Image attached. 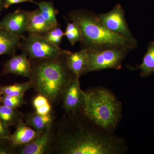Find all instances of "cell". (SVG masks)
Instances as JSON below:
<instances>
[{
	"label": "cell",
	"instance_id": "cell-2",
	"mask_svg": "<svg viewBox=\"0 0 154 154\" xmlns=\"http://www.w3.org/2000/svg\"><path fill=\"white\" fill-rule=\"evenodd\" d=\"M65 55L30 60L29 82L37 94L45 96L51 105L61 101L66 88L76 77L67 65Z\"/></svg>",
	"mask_w": 154,
	"mask_h": 154
},
{
	"label": "cell",
	"instance_id": "cell-8",
	"mask_svg": "<svg viewBox=\"0 0 154 154\" xmlns=\"http://www.w3.org/2000/svg\"><path fill=\"white\" fill-rule=\"evenodd\" d=\"M79 77H75L64 91L61 101L66 114L79 113L85 102V92L80 87Z\"/></svg>",
	"mask_w": 154,
	"mask_h": 154
},
{
	"label": "cell",
	"instance_id": "cell-10",
	"mask_svg": "<svg viewBox=\"0 0 154 154\" xmlns=\"http://www.w3.org/2000/svg\"><path fill=\"white\" fill-rule=\"evenodd\" d=\"M53 126L42 134L32 142L18 148L19 154H50L53 136Z\"/></svg>",
	"mask_w": 154,
	"mask_h": 154
},
{
	"label": "cell",
	"instance_id": "cell-17",
	"mask_svg": "<svg viewBox=\"0 0 154 154\" xmlns=\"http://www.w3.org/2000/svg\"><path fill=\"white\" fill-rule=\"evenodd\" d=\"M137 67L140 70L142 78L149 76L154 72V41L149 43L142 62Z\"/></svg>",
	"mask_w": 154,
	"mask_h": 154
},
{
	"label": "cell",
	"instance_id": "cell-7",
	"mask_svg": "<svg viewBox=\"0 0 154 154\" xmlns=\"http://www.w3.org/2000/svg\"><path fill=\"white\" fill-rule=\"evenodd\" d=\"M97 15L102 23L111 31L127 38H135L128 25L124 9L120 4H117L107 13Z\"/></svg>",
	"mask_w": 154,
	"mask_h": 154
},
{
	"label": "cell",
	"instance_id": "cell-28",
	"mask_svg": "<svg viewBox=\"0 0 154 154\" xmlns=\"http://www.w3.org/2000/svg\"><path fill=\"white\" fill-rule=\"evenodd\" d=\"M4 8H5L4 6V0H0V14Z\"/></svg>",
	"mask_w": 154,
	"mask_h": 154
},
{
	"label": "cell",
	"instance_id": "cell-22",
	"mask_svg": "<svg viewBox=\"0 0 154 154\" xmlns=\"http://www.w3.org/2000/svg\"><path fill=\"white\" fill-rule=\"evenodd\" d=\"M25 99V94L19 96H9L2 95L1 99V105L18 109L22 105L27 104Z\"/></svg>",
	"mask_w": 154,
	"mask_h": 154
},
{
	"label": "cell",
	"instance_id": "cell-9",
	"mask_svg": "<svg viewBox=\"0 0 154 154\" xmlns=\"http://www.w3.org/2000/svg\"><path fill=\"white\" fill-rule=\"evenodd\" d=\"M29 13L18 9L7 14L0 22V28L19 36H23V33L26 32Z\"/></svg>",
	"mask_w": 154,
	"mask_h": 154
},
{
	"label": "cell",
	"instance_id": "cell-3",
	"mask_svg": "<svg viewBox=\"0 0 154 154\" xmlns=\"http://www.w3.org/2000/svg\"><path fill=\"white\" fill-rule=\"evenodd\" d=\"M68 18L80 27L82 34L81 42L84 48L89 51L117 48L132 50L137 47L136 38H127L111 31L93 11L74 10L69 12Z\"/></svg>",
	"mask_w": 154,
	"mask_h": 154
},
{
	"label": "cell",
	"instance_id": "cell-16",
	"mask_svg": "<svg viewBox=\"0 0 154 154\" xmlns=\"http://www.w3.org/2000/svg\"><path fill=\"white\" fill-rule=\"evenodd\" d=\"M25 118L26 124L40 133L45 132L54 125V118L52 113L42 115L35 111L28 113Z\"/></svg>",
	"mask_w": 154,
	"mask_h": 154
},
{
	"label": "cell",
	"instance_id": "cell-12",
	"mask_svg": "<svg viewBox=\"0 0 154 154\" xmlns=\"http://www.w3.org/2000/svg\"><path fill=\"white\" fill-rule=\"evenodd\" d=\"M42 134L26 124L23 118H21L17 122L15 132L6 139L8 140L14 146L19 148L32 142Z\"/></svg>",
	"mask_w": 154,
	"mask_h": 154
},
{
	"label": "cell",
	"instance_id": "cell-6",
	"mask_svg": "<svg viewBox=\"0 0 154 154\" xmlns=\"http://www.w3.org/2000/svg\"><path fill=\"white\" fill-rule=\"evenodd\" d=\"M131 50L117 48L89 51V62L83 75L106 69L121 68L122 63Z\"/></svg>",
	"mask_w": 154,
	"mask_h": 154
},
{
	"label": "cell",
	"instance_id": "cell-29",
	"mask_svg": "<svg viewBox=\"0 0 154 154\" xmlns=\"http://www.w3.org/2000/svg\"><path fill=\"white\" fill-rule=\"evenodd\" d=\"M2 96V93L0 92V105H1V99Z\"/></svg>",
	"mask_w": 154,
	"mask_h": 154
},
{
	"label": "cell",
	"instance_id": "cell-15",
	"mask_svg": "<svg viewBox=\"0 0 154 154\" xmlns=\"http://www.w3.org/2000/svg\"><path fill=\"white\" fill-rule=\"evenodd\" d=\"M24 36V35H23ZM0 28V55L13 56L19 48L23 36Z\"/></svg>",
	"mask_w": 154,
	"mask_h": 154
},
{
	"label": "cell",
	"instance_id": "cell-11",
	"mask_svg": "<svg viewBox=\"0 0 154 154\" xmlns=\"http://www.w3.org/2000/svg\"><path fill=\"white\" fill-rule=\"evenodd\" d=\"M31 61L27 54L22 51L19 55L14 54L4 64V74H12L30 79Z\"/></svg>",
	"mask_w": 154,
	"mask_h": 154
},
{
	"label": "cell",
	"instance_id": "cell-18",
	"mask_svg": "<svg viewBox=\"0 0 154 154\" xmlns=\"http://www.w3.org/2000/svg\"><path fill=\"white\" fill-rule=\"evenodd\" d=\"M37 5L42 16L53 27L60 26L57 19L59 11L54 8L52 2L41 1L37 3Z\"/></svg>",
	"mask_w": 154,
	"mask_h": 154
},
{
	"label": "cell",
	"instance_id": "cell-14",
	"mask_svg": "<svg viewBox=\"0 0 154 154\" xmlns=\"http://www.w3.org/2000/svg\"><path fill=\"white\" fill-rule=\"evenodd\" d=\"M54 28L42 16L38 8L29 12L26 29L29 34L43 35Z\"/></svg>",
	"mask_w": 154,
	"mask_h": 154
},
{
	"label": "cell",
	"instance_id": "cell-20",
	"mask_svg": "<svg viewBox=\"0 0 154 154\" xmlns=\"http://www.w3.org/2000/svg\"><path fill=\"white\" fill-rule=\"evenodd\" d=\"M33 88L30 82L22 83H16L9 85L0 87V92L2 95L9 96H19L25 94L30 89Z\"/></svg>",
	"mask_w": 154,
	"mask_h": 154
},
{
	"label": "cell",
	"instance_id": "cell-26",
	"mask_svg": "<svg viewBox=\"0 0 154 154\" xmlns=\"http://www.w3.org/2000/svg\"><path fill=\"white\" fill-rule=\"evenodd\" d=\"M9 128L0 119V138H6L11 134Z\"/></svg>",
	"mask_w": 154,
	"mask_h": 154
},
{
	"label": "cell",
	"instance_id": "cell-5",
	"mask_svg": "<svg viewBox=\"0 0 154 154\" xmlns=\"http://www.w3.org/2000/svg\"><path fill=\"white\" fill-rule=\"evenodd\" d=\"M20 48L30 60L61 57L68 51L50 43L42 35L35 34L23 36Z\"/></svg>",
	"mask_w": 154,
	"mask_h": 154
},
{
	"label": "cell",
	"instance_id": "cell-27",
	"mask_svg": "<svg viewBox=\"0 0 154 154\" xmlns=\"http://www.w3.org/2000/svg\"><path fill=\"white\" fill-rule=\"evenodd\" d=\"M29 2L35 3H37L34 2L33 0H4V8L5 9L8 8L9 7L14 4H19V3L23 2Z\"/></svg>",
	"mask_w": 154,
	"mask_h": 154
},
{
	"label": "cell",
	"instance_id": "cell-21",
	"mask_svg": "<svg viewBox=\"0 0 154 154\" xmlns=\"http://www.w3.org/2000/svg\"><path fill=\"white\" fill-rule=\"evenodd\" d=\"M67 23V26L64 32V36L67 38L72 46L77 42H81L82 39V34L79 25L75 22H69L66 16H64Z\"/></svg>",
	"mask_w": 154,
	"mask_h": 154
},
{
	"label": "cell",
	"instance_id": "cell-23",
	"mask_svg": "<svg viewBox=\"0 0 154 154\" xmlns=\"http://www.w3.org/2000/svg\"><path fill=\"white\" fill-rule=\"evenodd\" d=\"M42 36L50 43L60 47L63 38L64 36V32L62 30L60 26H58L53 28Z\"/></svg>",
	"mask_w": 154,
	"mask_h": 154
},
{
	"label": "cell",
	"instance_id": "cell-1",
	"mask_svg": "<svg viewBox=\"0 0 154 154\" xmlns=\"http://www.w3.org/2000/svg\"><path fill=\"white\" fill-rule=\"evenodd\" d=\"M123 139L91 123L80 112L68 114L54 131L50 154H123Z\"/></svg>",
	"mask_w": 154,
	"mask_h": 154
},
{
	"label": "cell",
	"instance_id": "cell-13",
	"mask_svg": "<svg viewBox=\"0 0 154 154\" xmlns=\"http://www.w3.org/2000/svg\"><path fill=\"white\" fill-rule=\"evenodd\" d=\"M67 65L75 76L80 77L87 68L89 62L88 50L83 48L79 51H69L65 55Z\"/></svg>",
	"mask_w": 154,
	"mask_h": 154
},
{
	"label": "cell",
	"instance_id": "cell-19",
	"mask_svg": "<svg viewBox=\"0 0 154 154\" xmlns=\"http://www.w3.org/2000/svg\"><path fill=\"white\" fill-rule=\"evenodd\" d=\"M23 117V113L18 109L0 105V119L9 127L17 125L19 119Z\"/></svg>",
	"mask_w": 154,
	"mask_h": 154
},
{
	"label": "cell",
	"instance_id": "cell-25",
	"mask_svg": "<svg viewBox=\"0 0 154 154\" xmlns=\"http://www.w3.org/2000/svg\"><path fill=\"white\" fill-rule=\"evenodd\" d=\"M50 103L48 99L43 95L38 94L33 98L32 101V105L35 110L46 105L48 103Z\"/></svg>",
	"mask_w": 154,
	"mask_h": 154
},
{
	"label": "cell",
	"instance_id": "cell-24",
	"mask_svg": "<svg viewBox=\"0 0 154 154\" xmlns=\"http://www.w3.org/2000/svg\"><path fill=\"white\" fill-rule=\"evenodd\" d=\"M18 148L6 138H0V154H13L17 153Z\"/></svg>",
	"mask_w": 154,
	"mask_h": 154
},
{
	"label": "cell",
	"instance_id": "cell-4",
	"mask_svg": "<svg viewBox=\"0 0 154 154\" xmlns=\"http://www.w3.org/2000/svg\"><path fill=\"white\" fill-rule=\"evenodd\" d=\"M84 92L85 99L80 113L99 128L113 134L122 116L120 101L106 88H92Z\"/></svg>",
	"mask_w": 154,
	"mask_h": 154
}]
</instances>
